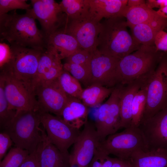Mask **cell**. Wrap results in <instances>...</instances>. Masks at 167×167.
Here are the masks:
<instances>
[{"mask_svg": "<svg viewBox=\"0 0 167 167\" xmlns=\"http://www.w3.org/2000/svg\"><path fill=\"white\" fill-rule=\"evenodd\" d=\"M36 19L31 8L24 14H19L15 10L0 15L1 42L5 40L11 45L44 51L46 37L37 27Z\"/></svg>", "mask_w": 167, "mask_h": 167, "instance_id": "cell-1", "label": "cell"}, {"mask_svg": "<svg viewBox=\"0 0 167 167\" xmlns=\"http://www.w3.org/2000/svg\"><path fill=\"white\" fill-rule=\"evenodd\" d=\"M125 18L118 17L101 21L97 47L100 53L120 59L140 47L128 32Z\"/></svg>", "mask_w": 167, "mask_h": 167, "instance_id": "cell-2", "label": "cell"}, {"mask_svg": "<svg viewBox=\"0 0 167 167\" xmlns=\"http://www.w3.org/2000/svg\"><path fill=\"white\" fill-rule=\"evenodd\" d=\"M164 53L157 50L155 45H141L137 50L120 59L117 71L118 83L125 85L139 79L148 78Z\"/></svg>", "mask_w": 167, "mask_h": 167, "instance_id": "cell-3", "label": "cell"}, {"mask_svg": "<svg viewBox=\"0 0 167 167\" xmlns=\"http://www.w3.org/2000/svg\"><path fill=\"white\" fill-rule=\"evenodd\" d=\"M39 110L17 111L12 120L2 130L11 137L16 147L34 152L42 136Z\"/></svg>", "mask_w": 167, "mask_h": 167, "instance_id": "cell-4", "label": "cell"}, {"mask_svg": "<svg viewBox=\"0 0 167 167\" xmlns=\"http://www.w3.org/2000/svg\"><path fill=\"white\" fill-rule=\"evenodd\" d=\"M98 148L107 155L124 161L129 160L136 152L149 150L141 131L138 127L133 126L108 136L100 142Z\"/></svg>", "mask_w": 167, "mask_h": 167, "instance_id": "cell-5", "label": "cell"}, {"mask_svg": "<svg viewBox=\"0 0 167 167\" xmlns=\"http://www.w3.org/2000/svg\"><path fill=\"white\" fill-rule=\"evenodd\" d=\"M147 86V102L142 122L167 106V52L148 78Z\"/></svg>", "mask_w": 167, "mask_h": 167, "instance_id": "cell-6", "label": "cell"}, {"mask_svg": "<svg viewBox=\"0 0 167 167\" xmlns=\"http://www.w3.org/2000/svg\"><path fill=\"white\" fill-rule=\"evenodd\" d=\"M10 46L13 55L11 71L14 76L34 94L33 87L38 63L45 49L41 51L20 46Z\"/></svg>", "mask_w": 167, "mask_h": 167, "instance_id": "cell-7", "label": "cell"}, {"mask_svg": "<svg viewBox=\"0 0 167 167\" xmlns=\"http://www.w3.org/2000/svg\"><path fill=\"white\" fill-rule=\"evenodd\" d=\"M101 28V22L89 12L76 19L66 17L64 25L59 30L74 37L82 49L92 53L97 49Z\"/></svg>", "mask_w": 167, "mask_h": 167, "instance_id": "cell-8", "label": "cell"}, {"mask_svg": "<svg viewBox=\"0 0 167 167\" xmlns=\"http://www.w3.org/2000/svg\"><path fill=\"white\" fill-rule=\"evenodd\" d=\"M40 112L41 123L50 141L61 151L68 152L79 137V129L71 126L60 117Z\"/></svg>", "mask_w": 167, "mask_h": 167, "instance_id": "cell-9", "label": "cell"}, {"mask_svg": "<svg viewBox=\"0 0 167 167\" xmlns=\"http://www.w3.org/2000/svg\"><path fill=\"white\" fill-rule=\"evenodd\" d=\"M121 86L115 87L107 100L98 109L94 125L100 142L121 128L119 100Z\"/></svg>", "mask_w": 167, "mask_h": 167, "instance_id": "cell-10", "label": "cell"}, {"mask_svg": "<svg viewBox=\"0 0 167 167\" xmlns=\"http://www.w3.org/2000/svg\"><path fill=\"white\" fill-rule=\"evenodd\" d=\"M100 142L95 125L88 121L73 144L70 153L71 167H88Z\"/></svg>", "mask_w": 167, "mask_h": 167, "instance_id": "cell-11", "label": "cell"}, {"mask_svg": "<svg viewBox=\"0 0 167 167\" xmlns=\"http://www.w3.org/2000/svg\"><path fill=\"white\" fill-rule=\"evenodd\" d=\"M4 80V91L10 109L16 111L39 110L35 94L14 76L11 70L0 72Z\"/></svg>", "mask_w": 167, "mask_h": 167, "instance_id": "cell-12", "label": "cell"}, {"mask_svg": "<svg viewBox=\"0 0 167 167\" xmlns=\"http://www.w3.org/2000/svg\"><path fill=\"white\" fill-rule=\"evenodd\" d=\"M34 92L37 97L40 112L61 116L68 96L61 87L58 78L51 81L38 83L35 88Z\"/></svg>", "mask_w": 167, "mask_h": 167, "instance_id": "cell-13", "label": "cell"}, {"mask_svg": "<svg viewBox=\"0 0 167 167\" xmlns=\"http://www.w3.org/2000/svg\"><path fill=\"white\" fill-rule=\"evenodd\" d=\"M31 5L34 16L40 22L46 37L64 25L66 15L55 0H31Z\"/></svg>", "mask_w": 167, "mask_h": 167, "instance_id": "cell-14", "label": "cell"}, {"mask_svg": "<svg viewBox=\"0 0 167 167\" xmlns=\"http://www.w3.org/2000/svg\"><path fill=\"white\" fill-rule=\"evenodd\" d=\"M119 60L102 54L97 49L92 52L90 63V85L97 84L109 88L115 87L118 84L117 71Z\"/></svg>", "mask_w": 167, "mask_h": 167, "instance_id": "cell-15", "label": "cell"}, {"mask_svg": "<svg viewBox=\"0 0 167 167\" xmlns=\"http://www.w3.org/2000/svg\"><path fill=\"white\" fill-rule=\"evenodd\" d=\"M138 127L148 150L167 149V106L142 122Z\"/></svg>", "mask_w": 167, "mask_h": 167, "instance_id": "cell-16", "label": "cell"}, {"mask_svg": "<svg viewBox=\"0 0 167 167\" xmlns=\"http://www.w3.org/2000/svg\"><path fill=\"white\" fill-rule=\"evenodd\" d=\"M42 139L36 150L39 167H71L70 153L61 151L48 138L42 128Z\"/></svg>", "mask_w": 167, "mask_h": 167, "instance_id": "cell-17", "label": "cell"}, {"mask_svg": "<svg viewBox=\"0 0 167 167\" xmlns=\"http://www.w3.org/2000/svg\"><path fill=\"white\" fill-rule=\"evenodd\" d=\"M46 37L45 49L58 55L61 60L82 49L74 37L60 30Z\"/></svg>", "mask_w": 167, "mask_h": 167, "instance_id": "cell-18", "label": "cell"}, {"mask_svg": "<svg viewBox=\"0 0 167 167\" xmlns=\"http://www.w3.org/2000/svg\"><path fill=\"white\" fill-rule=\"evenodd\" d=\"M148 78L139 79L125 86L121 85L119 100L121 128L125 129L131 126V106L134 98Z\"/></svg>", "mask_w": 167, "mask_h": 167, "instance_id": "cell-19", "label": "cell"}, {"mask_svg": "<svg viewBox=\"0 0 167 167\" xmlns=\"http://www.w3.org/2000/svg\"><path fill=\"white\" fill-rule=\"evenodd\" d=\"M167 27V19L160 16L150 22L137 24L130 28L131 35L137 43L141 45L153 46L157 33Z\"/></svg>", "mask_w": 167, "mask_h": 167, "instance_id": "cell-20", "label": "cell"}, {"mask_svg": "<svg viewBox=\"0 0 167 167\" xmlns=\"http://www.w3.org/2000/svg\"><path fill=\"white\" fill-rule=\"evenodd\" d=\"M89 12L99 21L103 19L123 17L128 0H88Z\"/></svg>", "mask_w": 167, "mask_h": 167, "instance_id": "cell-21", "label": "cell"}, {"mask_svg": "<svg viewBox=\"0 0 167 167\" xmlns=\"http://www.w3.org/2000/svg\"><path fill=\"white\" fill-rule=\"evenodd\" d=\"M88 107L79 99L68 96L60 117L71 126L79 129L88 121Z\"/></svg>", "mask_w": 167, "mask_h": 167, "instance_id": "cell-22", "label": "cell"}, {"mask_svg": "<svg viewBox=\"0 0 167 167\" xmlns=\"http://www.w3.org/2000/svg\"><path fill=\"white\" fill-rule=\"evenodd\" d=\"M129 160L133 167H167V149L138 151Z\"/></svg>", "mask_w": 167, "mask_h": 167, "instance_id": "cell-23", "label": "cell"}, {"mask_svg": "<svg viewBox=\"0 0 167 167\" xmlns=\"http://www.w3.org/2000/svg\"><path fill=\"white\" fill-rule=\"evenodd\" d=\"M159 16L156 11L149 7L146 4L132 7L127 6L123 15L130 28L137 24L150 22Z\"/></svg>", "mask_w": 167, "mask_h": 167, "instance_id": "cell-24", "label": "cell"}, {"mask_svg": "<svg viewBox=\"0 0 167 167\" xmlns=\"http://www.w3.org/2000/svg\"><path fill=\"white\" fill-rule=\"evenodd\" d=\"M114 88L92 84L83 89L79 99L88 107H95L110 96Z\"/></svg>", "mask_w": 167, "mask_h": 167, "instance_id": "cell-25", "label": "cell"}, {"mask_svg": "<svg viewBox=\"0 0 167 167\" xmlns=\"http://www.w3.org/2000/svg\"><path fill=\"white\" fill-rule=\"evenodd\" d=\"M147 80L134 98L131 106V126L138 127L142 121L147 102Z\"/></svg>", "mask_w": 167, "mask_h": 167, "instance_id": "cell-26", "label": "cell"}, {"mask_svg": "<svg viewBox=\"0 0 167 167\" xmlns=\"http://www.w3.org/2000/svg\"><path fill=\"white\" fill-rule=\"evenodd\" d=\"M59 4L62 12L70 19L79 18L89 12L88 0H62Z\"/></svg>", "mask_w": 167, "mask_h": 167, "instance_id": "cell-27", "label": "cell"}, {"mask_svg": "<svg viewBox=\"0 0 167 167\" xmlns=\"http://www.w3.org/2000/svg\"><path fill=\"white\" fill-rule=\"evenodd\" d=\"M62 88L69 96L80 99L83 91L79 82L64 69L58 78Z\"/></svg>", "mask_w": 167, "mask_h": 167, "instance_id": "cell-28", "label": "cell"}, {"mask_svg": "<svg viewBox=\"0 0 167 167\" xmlns=\"http://www.w3.org/2000/svg\"><path fill=\"white\" fill-rule=\"evenodd\" d=\"M17 111L10 108L4 91V80L0 76V126L2 130L15 117Z\"/></svg>", "mask_w": 167, "mask_h": 167, "instance_id": "cell-29", "label": "cell"}, {"mask_svg": "<svg viewBox=\"0 0 167 167\" xmlns=\"http://www.w3.org/2000/svg\"><path fill=\"white\" fill-rule=\"evenodd\" d=\"M63 69L74 77L87 87L90 85V67L72 63L66 62L63 65Z\"/></svg>", "mask_w": 167, "mask_h": 167, "instance_id": "cell-30", "label": "cell"}, {"mask_svg": "<svg viewBox=\"0 0 167 167\" xmlns=\"http://www.w3.org/2000/svg\"><path fill=\"white\" fill-rule=\"evenodd\" d=\"M58 58H60L57 54L46 49L43 51L38 63L33 87L34 92V88L36 84Z\"/></svg>", "mask_w": 167, "mask_h": 167, "instance_id": "cell-31", "label": "cell"}, {"mask_svg": "<svg viewBox=\"0 0 167 167\" xmlns=\"http://www.w3.org/2000/svg\"><path fill=\"white\" fill-rule=\"evenodd\" d=\"M29 154L26 150L16 147L12 148L0 161V167H20Z\"/></svg>", "mask_w": 167, "mask_h": 167, "instance_id": "cell-32", "label": "cell"}, {"mask_svg": "<svg viewBox=\"0 0 167 167\" xmlns=\"http://www.w3.org/2000/svg\"><path fill=\"white\" fill-rule=\"evenodd\" d=\"M13 55L10 45L0 43V72L8 71L12 68Z\"/></svg>", "mask_w": 167, "mask_h": 167, "instance_id": "cell-33", "label": "cell"}, {"mask_svg": "<svg viewBox=\"0 0 167 167\" xmlns=\"http://www.w3.org/2000/svg\"><path fill=\"white\" fill-rule=\"evenodd\" d=\"M27 0H0V15L7 14L9 11L17 9L26 11L31 8V4Z\"/></svg>", "mask_w": 167, "mask_h": 167, "instance_id": "cell-34", "label": "cell"}, {"mask_svg": "<svg viewBox=\"0 0 167 167\" xmlns=\"http://www.w3.org/2000/svg\"><path fill=\"white\" fill-rule=\"evenodd\" d=\"M92 53L81 49L66 58V62L90 67Z\"/></svg>", "mask_w": 167, "mask_h": 167, "instance_id": "cell-35", "label": "cell"}, {"mask_svg": "<svg viewBox=\"0 0 167 167\" xmlns=\"http://www.w3.org/2000/svg\"><path fill=\"white\" fill-rule=\"evenodd\" d=\"M61 60L60 58H58L37 84L40 82L51 81L58 79L63 70V65Z\"/></svg>", "mask_w": 167, "mask_h": 167, "instance_id": "cell-36", "label": "cell"}, {"mask_svg": "<svg viewBox=\"0 0 167 167\" xmlns=\"http://www.w3.org/2000/svg\"><path fill=\"white\" fill-rule=\"evenodd\" d=\"M154 45L157 50L167 52V32L164 30L159 32L155 39Z\"/></svg>", "mask_w": 167, "mask_h": 167, "instance_id": "cell-37", "label": "cell"}, {"mask_svg": "<svg viewBox=\"0 0 167 167\" xmlns=\"http://www.w3.org/2000/svg\"><path fill=\"white\" fill-rule=\"evenodd\" d=\"M13 142L10 136L6 133H0V160L5 156L9 148L12 146Z\"/></svg>", "mask_w": 167, "mask_h": 167, "instance_id": "cell-38", "label": "cell"}, {"mask_svg": "<svg viewBox=\"0 0 167 167\" xmlns=\"http://www.w3.org/2000/svg\"><path fill=\"white\" fill-rule=\"evenodd\" d=\"M106 154L98 148L88 167H101L103 159Z\"/></svg>", "mask_w": 167, "mask_h": 167, "instance_id": "cell-39", "label": "cell"}, {"mask_svg": "<svg viewBox=\"0 0 167 167\" xmlns=\"http://www.w3.org/2000/svg\"><path fill=\"white\" fill-rule=\"evenodd\" d=\"M20 167H39L36 151L29 154Z\"/></svg>", "mask_w": 167, "mask_h": 167, "instance_id": "cell-40", "label": "cell"}, {"mask_svg": "<svg viewBox=\"0 0 167 167\" xmlns=\"http://www.w3.org/2000/svg\"><path fill=\"white\" fill-rule=\"evenodd\" d=\"M146 4L150 8H158L161 9L167 6V0H148Z\"/></svg>", "mask_w": 167, "mask_h": 167, "instance_id": "cell-41", "label": "cell"}, {"mask_svg": "<svg viewBox=\"0 0 167 167\" xmlns=\"http://www.w3.org/2000/svg\"><path fill=\"white\" fill-rule=\"evenodd\" d=\"M114 160L115 158L110 157L109 155H106L103 159L101 167H112Z\"/></svg>", "mask_w": 167, "mask_h": 167, "instance_id": "cell-42", "label": "cell"}, {"mask_svg": "<svg viewBox=\"0 0 167 167\" xmlns=\"http://www.w3.org/2000/svg\"><path fill=\"white\" fill-rule=\"evenodd\" d=\"M146 4L145 0H128L127 6L129 7H137Z\"/></svg>", "mask_w": 167, "mask_h": 167, "instance_id": "cell-43", "label": "cell"}, {"mask_svg": "<svg viewBox=\"0 0 167 167\" xmlns=\"http://www.w3.org/2000/svg\"><path fill=\"white\" fill-rule=\"evenodd\" d=\"M156 11L159 15L167 19V6L164 8L159 9Z\"/></svg>", "mask_w": 167, "mask_h": 167, "instance_id": "cell-44", "label": "cell"}, {"mask_svg": "<svg viewBox=\"0 0 167 167\" xmlns=\"http://www.w3.org/2000/svg\"><path fill=\"white\" fill-rule=\"evenodd\" d=\"M165 30L167 31V27L165 29Z\"/></svg>", "mask_w": 167, "mask_h": 167, "instance_id": "cell-45", "label": "cell"}]
</instances>
